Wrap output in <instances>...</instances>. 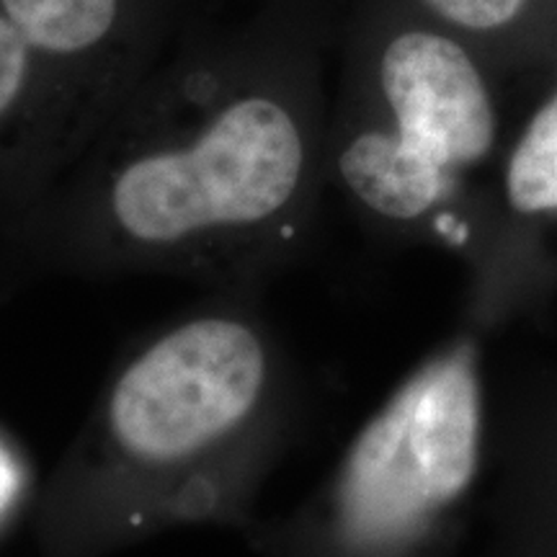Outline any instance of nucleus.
<instances>
[{
    "mask_svg": "<svg viewBox=\"0 0 557 557\" xmlns=\"http://www.w3.org/2000/svg\"><path fill=\"white\" fill-rule=\"evenodd\" d=\"M496 103L480 50L410 0H374L348 39L346 86L325 135V173L387 225L431 222L468 238L459 186L496 143Z\"/></svg>",
    "mask_w": 557,
    "mask_h": 557,
    "instance_id": "7ed1b4c3",
    "label": "nucleus"
},
{
    "mask_svg": "<svg viewBox=\"0 0 557 557\" xmlns=\"http://www.w3.org/2000/svg\"><path fill=\"white\" fill-rule=\"evenodd\" d=\"M78 156L58 88L0 13V205L24 225Z\"/></svg>",
    "mask_w": 557,
    "mask_h": 557,
    "instance_id": "423d86ee",
    "label": "nucleus"
},
{
    "mask_svg": "<svg viewBox=\"0 0 557 557\" xmlns=\"http://www.w3.org/2000/svg\"><path fill=\"white\" fill-rule=\"evenodd\" d=\"M65 103L81 152L158 65L165 0H0Z\"/></svg>",
    "mask_w": 557,
    "mask_h": 557,
    "instance_id": "39448f33",
    "label": "nucleus"
},
{
    "mask_svg": "<svg viewBox=\"0 0 557 557\" xmlns=\"http://www.w3.org/2000/svg\"><path fill=\"white\" fill-rule=\"evenodd\" d=\"M506 197L524 214H557V94L542 103L511 152Z\"/></svg>",
    "mask_w": 557,
    "mask_h": 557,
    "instance_id": "0eeeda50",
    "label": "nucleus"
},
{
    "mask_svg": "<svg viewBox=\"0 0 557 557\" xmlns=\"http://www.w3.org/2000/svg\"><path fill=\"white\" fill-rule=\"evenodd\" d=\"M423 16L444 26L478 50L506 47L532 29L545 0H410Z\"/></svg>",
    "mask_w": 557,
    "mask_h": 557,
    "instance_id": "6e6552de",
    "label": "nucleus"
},
{
    "mask_svg": "<svg viewBox=\"0 0 557 557\" xmlns=\"http://www.w3.org/2000/svg\"><path fill=\"white\" fill-rule=\"evenodd\" d=\"M259 295L218 292L111 372L50 483V519L73 547L250 511L295 406Z\"/></svg>",
    "mask_w": 557,
    "mask_h": 557,
    "instance_id": "f03ea898",
    "label": "nucleus"
},
{
    "mask_svg": "<svg viewBox=\"0 0 557 557\" xmlns=\"http://www.w3.org/2000/svg\"><path fill=\"white\" fill-rule=\"evenodd\" d=\"M325 135L315 26L274 5L160 58L21 227L62 274L261 292L308 240Z\"/></svg>",
    "mask_w": 557,
    "mask_h": 557,
    "instance_id": "f257e3e1",
    "label": "nucleus"
},
{
    "mask_svg": "<svg viewBox=\"0 0 557 557\" xmlns=\"http://www.w3.org/2000/svg\"><path fill=\"white\" fill-rule=\"evenodd\" d=\"M475 348L423 361L367 421L331 483L354 506L408 527H436L478 470Z\"/></svg>",
    "mask_w": 557,
    "mask_h": 557,
    "instance_id": "20e7f679",
    "label": "nucleus"
}]
</instances>
